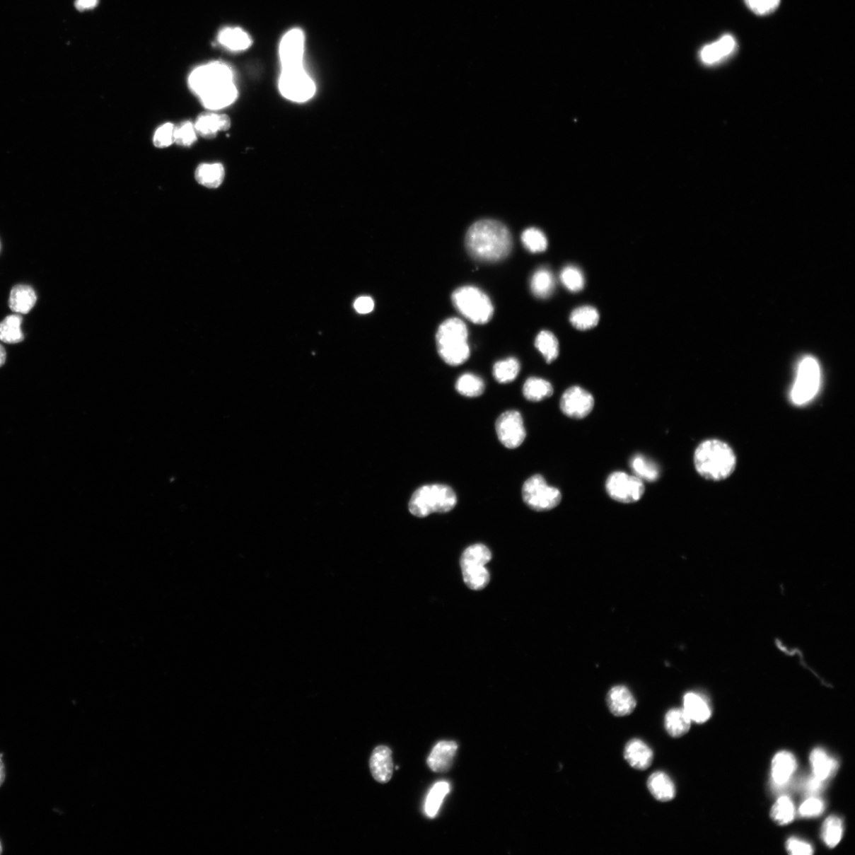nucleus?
Returning a JSON list of instances; mask_svg holds the SVG:
<instances>
[{
	"label": "nucleus",
	"mask_w": 855,
	"mask_h": 855,
	"mask_svg": "<svg viewBox=\"0 0 855 855\" xmlns=\"http://www.w3.org/2000/svg\"><path fill=\"white\" fill-rule=\"evenodd\" d=\"M466 247L475 260L483 262H496L505 260L511 253L513 238L502 223L482 220L469 228L466 235Z\"/></svg>",
	"instance_id": "nucleus-1"
},
{
	"label": "nucleus",
	"mask_w": 855,
	"mask_h": 855,
	"mask_svg": "<svg viewBox=\"0 0 855 855\" xmlns=\"http://www.w3.org/2000/svg\"><path fill=\"white\" fill-rule=\"evenodd\" d=\"M696 470L704 479L725 480L734 472L737 457L732 448L719 440H707L700 443L694 455Z\"/></svg>",
	"instance_id": "nucleus-2"
},
{
	"label": "nucleus",
	"mask_w": 855,
	"mask_h": 855,
	"mask_svg": "<svg viewBox=\"0 0 855 855\" xmlns=\"http://www.w3.org/2000/svg\"><path fill=\"white\" fill-rule=\"evenodd\" d=\"M466 324L457 318L443 322L436 334L438 353L449 366H458L468 360L470 347Z\"/></svg>",
	"instance_id": "nucleus-3"
},
{
	"label": "nucleus",
	"mask_w": 855,
	"mask_h": 855,
	"mask_svg": "<svg viewBox=\"0 0 855 855\" xmlns=\"http://www.w3.org/2000/svg\"><path fill=\"white\" fill-rule=\"evenodd\" d=\"M454 490L443 484L423 486L416 490L409 502L411 514L424 518L433 513H446L455 507Z\"/></svg>",
	"instance_id": "nucleus-4"
},
{
	"label": "nucleus",
	"mask_w": 855,
	"mask_h": 855,
	"mask_svg": "<svg viewBox=\"0 0 855 855\" xmlns=\"http://www.w3.org/2000/svg\"><path fill=\"white\" fill-rule=\"evenodd\" d=\"M454 306L470 322L485 324L492 319L494 306L489 296L473 286L456 289L452 296Z\"/></svg>",
	"instance_id": "nucleus-5"
},
{
	"label": "nucleus",
	"mask_w": 855,
	"mask_h": 855,
	"mask_svg": "<svg viewBox=\"0 0 855 855\" xmlns=\"http://www.w3.org/2000/svg\"><path fill=\"white\" fill-rule=\"evenodd\" d=\"M189 87L198 98L207 93L221 89L234 82L233 71L226 64L211 62L199 66L190 73Z\"/></svg>",
	"instance_id": "nucleus-6"
},
{
	"label": "nucleus",
	"mask_w": 855,
	"mask_h": 855,
	"mask_svg": "<svg viewBox=\"0 0 855 855\" xmlns=\"http://www.w3.org/2000/svg\"><path fill=\"white\" fill-rule=\"evenodd\" d=\"M522 498L534 511L545 512L559 506L562 496L560 490L549 486L542 475H535L523 483Z\"/></svg>",
	"instance_id": "nucleus-7"
},
{
	"label": "nucleus",
	"mask_w": 855,
	"mask_h": 855,
	"mask_svg": "<svg viewBox=\"0 0 855 855\" xmlns=\"http://www.w3.org/2000/svg\"><path fill=\"white\" fill-rule=\"evenodd\" d=\"M820 383V368L815 358L806 356L799 364L791 392L794 405L803 406L816 396Z\"/></svg>",
	"instance_id": "nucleus-8"
},
{
	"label": "nucleus",
	"mask_w": 855,
	"mask_h": 855,
	"mask_svg": "<svg viewBox=\"0 0 855 855\" xmlns=\"http://www.w3.org/2000/svg\"><path fill=\"white\" fill-rule=\"evenodd\" d=\"M281 95L295 103L307 102L315 93V84L304 67L282 69L279 79Z\"/></svg>",
	"instance_id": "nucleus-9"
},
{
	"label": "nucleus",
	"mask_w": 855,
	"mask_h": 855,
	"mask_svg": "<svg viewBox=\"0 0 855 855\" xmlns=\"http://www.w3.org/2000/svg\"><path fill=\"white\" fill-rule=\"evenodd\" d=\"M605 487L610 498L624 504L639 501L646 492L644 482L634 475L622 472L610 475Z\"/></svg>",
	"instance_id": "nucleus-10"
},
{
	"label": "nucleus",
	"mask_w": 855,
	"mask_h": 855,
	"mask_svg": "<svg viewBox=\"0 0 855 855\" xmlns=\"http://www.w3.org/2000/svg\"><path fill=\"white\" fill-rule=\"evenodd\" d=\"M495 428L500 442L507 448H519L526 438V429L519 411L508 410L501 414Z\"/></svg>",
	"instance_id": "nucleus-11"
},
{
	"label": "nucleus",
	"mask_w": 855,
	"mask_h": 855,
	"mask_svg": "<svg viewBox=\"0 0 855 855\" xmlns=\"http://www.w3.org/2000/svg\"><path fill=\"white\" fill-rule=\"evenodd\" d=\"M595 400L591 393L578 386L569 388L560 400L562 412L570 419H583L591 414Z\"/></svg>",
	"instance_id": "nucleus-12"
},
{
	"label": "nucleus",
	"mask_w": 855,
	"mask_h": 855,
	"mask_svg": "<svg viewBox=\"0 0 855 855\" xmlns=\"http://www.w3.org/2000/svg\"><path fill=\"white\" fill-rule=\"evenodd\" d=\"M305 36L302 30L291 29L282 37L279 57L282 69L303 67Z\"/></svg>",
	"instance_id": "nucleus-13"
},
{
	"label": "nucleus",
	"mask_w": 855,
	"mask_h": 855,
	"mask_svg": "<svg viewBox=\"0 0 855 855\" xmlns=\"http://www.w3.org/2000/svg\"><path fill=\"white\" fill-rule=\"evenodd\" d=\"M370 770L374 779L387 784L392 779L394 770L392 752L387 746H378L370 758Z\"/></svg>",
	"instance_id": "nucleus-14"
},
{
	"label": "nucleus",
	"mask_w": 855,
	"mask_h": 855,
	"mask_svg": "<svg viewBox=\"0 0 855 855\" xmlns=\"http://www.w3.org/2000/svg\"><path fill=\"white\" fill-rule=\"evenodd\" d=\"M458 745L454 741H441L431 752L427 764L436 773L447 772L453 766Z\"/></svg>",
	"instance_id": "nucleus-15"
},
{
	"label": "nucleus",
	"mask_w": 855,
	"mask_h": 855,
	"mask_svg": "<svg viewBox=\"0 0 855 855\" xmlns=\"http://www.w3.org/2000/svg\"><path fill=\"white\" fill-rule=\"evenodd\" d=\"M734 37L731 35L722 36L717 42L704 46L700 51V59L702 63L708 65L718 64L735 50Z\"/></svg>",
	"instance_id": "nucleus-16"
},
{
	"label": "nucleus",
	"mask_w": 855,
	"mask_h": 855,
	"mask_svg": "<svg viewBox=\"0 0 855 855\" xmlns=\"http://www.w3.org/2000/svg\"><path fill=\"white\" fill-rule=\"evenodd\" d=\"M607 702L610 711L617 717L632 714L637 705L634 695L624 686L612 687L607 694Z\"/></svg>",
	"instance_id": "nucleus-17"
},
{
	"label": "nucleus",
	"mask_w": 855,
	"mask_h": 855,
	"mask_svg": "<svg viewBox=\"0 0 855 855\" xmlns=\"http://www.w3.org/2000/svg\"><path fill=\"white\" fill-rule=\"evenodd\" d=\"M624 757L632 767L645 771L653 763V752L645 742L633 739L629 740L625 747Z\"/></svg>",
	"instance_id": "nucleus-18"
},
{
	"label": "nucleus",
	"mask_w": 855,
	"mask_h": 855,
	"mask_svg": "<svg viewBox=\"0 0 855 855\" xmlns=\"http://www.w3.org/2000/svg\"><path fill=\"white\" fill-rule=\"evenodd\" d=\"M194 126L197 134L205 139H213L219 132L230 129L231 120L227 115L207 112L197 117Z\"/></svg>",
	"instance_id": "nucleus-19"
},
{
	"label": "nucleus",
	"mask_w": 855,
	"mask_h": 855,
	"mask_svg": "<svg viewBox=\"0 0 855 855\" xmlns=\"http://www.w3.org/2000/svg\"><path fill=\"white\" fill-rule=\"evenodd\" d=\"M35 291L29 285L18 284L11 291L9 308L18 314H28L37 303Z\"/></svg>",
	"instance_id": "nucleus-20"
},
{
	"label": "nucleus",
	"mask_w": 855,
	"mask_h": 855,
	"mask_svg": "<svg viewBox=\"0 0 855 855\" xmlns=\"http://www.w3.org/2000/svg\"><path fill=\"white\" fill-rule=\"evenodd\" d=\"M796 769L797 761L792 753L784 751L775 755L772 765V775L774 784L778 786L787 784Z\"/></svg>",
	"instance_id": "nucleus-21"
},
{
	"label": "nucleus",
	"mask_w": 855,
	"mask_h": 855,
	"mask_svg": "<svg viewBox=\"0 0 855 855\" xmlns=\"http://www.w3.org/2000/svg\"><path fill=\"white\" fill-rule=\"evenodd\" d=\"M219 43L230 51L241 52L248 50L252 40L246 31L240 28H226L219 33Z\"/></svg>",
	"instance_id": "nucleus-22"
},
{
	"label": "nucleus",
	"mask_w": 855,
	"mask_h": 855,
	"mask_svg": "<svg viewBox=\"0 0 855 855\" xmlns=\"http://www.w3.org/2000/svg\"><path fill=\"white\" fill-rule=\"evenodd\" d=\"M237 96L238 91L233 83L226 88L210 92L209 94L207 93L199 97V99L205 108L216 110L228 107L236 100Z\"/></svg>",
	"instance_id": "nucleus-23"
},
{
	"label": "nucleus",
	"mask_w": 855,
	"mask_h": 855,
	"mask_svg": "<svg viewBox=\"0 0 855 855\" xmlns=\"http://www.w3.org/2000/svg\"><path fill=\"white\" fill-rule=\"evenodd\" d=\"M648 789L653 796L662 802L672 801L675 796L673 781L665 773L655 772L648 779Z\"/></svg>",
	"instance_id": "nucleus-24"
},
{
	"label": "nucleus",
	"mask_w": 855,
	"mask_h": 855,
	"mask_svg": "<svg viewBox=\"0 0 855 855\" xmlns=\"http://www.w3.org/2000/svg\"><path fill=\"white\" fill-rule=\"evenodd\" d=\"M634 475L642 482H657L661 475L660 467L657 463L641 454H636L629 460Z\"/></svg>",
	"instance_id": "nucleus-25"
},
{
	"label": "nucleus",
	"mask_w": 855,
	"mask_h": 855,
	"mask_svg": "<svg viewBox=\"0 0 855 855\" xmlns=\"http://www.w3.org/2000/svg\"><path fill=\"white\" fill-rule=\"evenodd\" d=\"M810 762L814 777L824 781L836 773L839 767L837 761L821 748L814 749L810 755Z\"/></svg>",
	"instance_id": "nucleus-26"
},
{
	"label": "nucleus",
	"mask_w": 855,
	"mask_h": 855,
	"mask_svg": "<svg viewBox=\"0 0 855 855\" xmlns=\"http://www.w3.org/2000/svg\"><path fill=\"white\" fill-rule=\"evenodd\" d=\"M224 177L225 170L221 163H203L199 165L195 172L197 182L209 189L220 187Z\"/></svg>",
	"instance_id": "nucleus-27"
},
{
	"label": "nucleus",
	"mask_w": 855,
	"mask_h": 855,
	"mask_svg": "<svg viewBox=\"0 0 855 855\" xmlns=\"http://www.w3.org/2000/svg\"><path fill=\"white\" fill-rule=\"evenodd\" d=\"M684 711L691 721L704 723L711 718V711L706 702L700 695L687 693L684 698Z\"/></svg>",
	"instance_id": "nucleus-28"
},
{
	"label": "nucleus",
	"mask_w": 855,
	"mask_h": 855,
	"mask_svg": "<svg viewBox=\"0 0 855 855\" xmlns=\"http://www.w3.org/2000/svg\"><path fill=\"white\" fill-rule=\"evenodd\" d=\"M554 393L552 383L538 377L529 378L523 388V394L528 401L537 402L548 399Z\"/></svg>",
	"instance_id": "nucleus-29"
},
{
	"label": "nucleus",
	"mask_w": 855,
	"mask_h": 855,
	"mask_svg": "<svg viewBox=\"0 0 855 855\" xmlns=\"http://www.w3.org/2000/svg\"><path fill=\"white\" fill-rule=\"evenodd\" d=\"M23 317L11 315L0 322V341L8 344L22 342L25 335L22 330Z\"/></svg>",
	"instance_id": "nucleus-30"
},
{
	"label": "nucleus",
	"mask_w": 855,
	"mask_h": 855,
	"mask_svg": "<svg viewBox=\"0 0 855 855\" xmlns=\"http://www.w3.org/2000/svg\"><path fill=\"white\" fill-rule=\"evenodd\" d=\"M691 721L684 709H673L665 716V728L671 737L680 738L690 730Z\"/></svg>",
	"instance_id": "nucleus-31"
},
{
	"label": "nucleus",
	"mask_w": 855,
	"mask_h": 855,
	"mask_svg": "<svg viewBox=\"0 0 855 855\" xmlns=\"http://www.w3.org/2000/svg\"><path fill=\"white\" fill-rule=\"evenodd\" d=\"M555 288V279L551 270L541 268L535 272L531 280L533 293L540 299L552 296Z\"/></svg>",
	"instance_id": "nucleus-32"
},
{
	"label": "nucleus",
	"mask_w": 855,
	"mask_h": 855,
	"mask_svg": "<svg viewBox=\"0 0 855 855\" xmlns=\"http://www.w3.org/2000/svg\"><path fill=\"white\" fill-rule=\"evenodd\" d=\"M450 791L448 781L436 783L429 791L425 803V813L429 818H434L440 810L443 799Z\"/></svg>",
	"instance_id": "nucleus-33"
},
{
	"label": "nucleus",
	"mask_w": 855,
	"mask_h": 855,
	"mask_svg": "<svg viewBox=\"0 0 855 855\" xmlns=\"http://www.w3.org/2000/svg\"><path fill=\"white\" fill-rule=\"evenodd\" d=\"M492 558V552L487 547L475 545L464 551L460 562L461 568L486 566Z\"/></svg>",
	"instance_id": "nucleus-34"
},
{
	"label": "nucleus",
	"mask_w": 855,
	"mask_h": 855,
	"mask_svg": "<svg viewBox=\"0 0 855 855\" xmlns=\"http://www.w3.org/2000/svg\"><path fill=\"white\" fill-rule=\"evenodd\" d=\"M600 320L598 310L593 307L584 306L575 309L570 315V322L573 326L581 330L595 327Z\"/></svg>",
	"instance_id": "nucleus-35"
},
{
	"label": "nucleus",
	"mask_w": 855,
	"mask_h": 855,
	"mask_svg": "<svg viewBox=\"0 0 855 855\" xmlns=\"http://www.w3.org/2000/svg\"><path fill=\"white\" fill-rule=\"evenodd\" d=\"M535 347L545 356L547 363H552L559 356V342L556 337L549 331L543 330L537 335Z\"/></svg>",
	"instance_id": "nucleus-36"
},
{
	"label": "nucleus",
	"mask_w": 855,
	"mask_h": 855,
	"mask_svg": "<svg viewBox=\"0 0 855 855\" xmlns=\"http://www.w3.org/2000/svg\"><path fill=\"white\" fill-rule=\"evenodd\" d=\"M455 388L460 395L469 397H479L485 390V384L478 376L472 373L462 375L456 382Z\"/></svg>",
	"instance_id": "nucleus-37"
},
{
	"label": "nucleus",
	"mask_w": 855,
	"mask_h": 855,
	"mask_svg": "<svg viewBox=\"0 0 855 855\" xmlns=\"http://www.w3.org/2000/svg\"><path fill=\"white\" fill-rule=\"evenodd\" d=\"M464 582L472 590L485 588L489 582V573L486 566L462 568Z\"/></svg>",
	"instance_id": "nucleus-38"
},
{
	"label": "nucleus",
	"mask_w": 855,
	"mask_h": 855,
	"mask_svg": "<svg viewBox=\"0 0 855 855\" xmlns=\"http://www.w3.org/2000/svg\"><path fill=\"white\" fill-rule=\"evenodd\" d=\"M843 822L836 816L827 818L822 827V838L825 844L830 848L836 847L843 837Z\"/></svg>",
	"instance_id": "nucleus-39"
},
{
	"label": "nucleus",
	"mask_w": 855,
	"mask_h": 855,
	"mask_svg": "<svg viewBox=\"0 0 855 855\" xmlns=\"http://www.w3.org/2000/svg\"><path fill=\"white\" fill-rule=\"evenodd\" d=\"M520 370V366L516 358L510 357L495 363L494 376L496 381L501 383H508L516 380Z\"/></svg>",
	"instance_id": "nucleus-40"
},
{
	"label": "nucleus",
	"mask_w": 855,
	"mask_h": 855,
	"mask_svg": "<svg viewBox=\"0 0 855 855\" xmlns=\"http://www.w3.org/2000/svg\"><path fill=\"white\" fill-rule=\"evenodd\" d=\"M771 817L775 823L780 825L791 823L795 817L793 801L786 796L779 798L772 808Z\"/></svg>",
	"instance_id": "nucleus-41"
},
{
	"label": "nucleus",
	"mask_w": 855,
	"mask_h": 855,
	"mask_svg": "<svg viewBox=\"0 0 855 855\" xmlns=\"http://www.w3.org/2000/svg\"><path fill=\"white\" fill-rule=\"evenodd\" d=\"M521 240L523 246L532 253H541L547 250V237L540 229H526L523 232Z\"/></svg>",
	"instance_id": "nucleus-42"
},
{
	"label": "nucleus",
	"mask_w": 855,
	"mask_h": 855,
	"mask_svg": "<svg viewBox=\"0 0 855 855\" xmlns=\"http://www.w3.org/2000/svg\"><path fill=\"white\" fill-rule=\"evenodd\" d=\"M560 280L570 291L578 293L585 286V277L582 272L576 267L569 266L562 269Z\"/></svg>",
	"instance_id": "nucleus-43"
},
{
	"label": "nucleus",
	"mask_w": 855,
	"mask_h": 855,
	"mask_svg": "<svg viewBox=\"0 0 855 855\" xmlns=\"http://www.w3.org/2000/svg\"><path fill=\"white\" fill-rule=\"evenodd\" d=\"M197 141L195 126L190 122H185L175 126V143L182 147H190Z\"/></svg>",
	"instance_id": "nucleus-44"
},
{
	"label": "nucleus",
	"mask_w": 855,
	"mask_h": 855,
	"mask_svg": "<svg viewBox=\"0 0 855 855\" xmlns=\"http://www.w3.org/2000/svg\"><path fill=\"white\" fill-rule=\"evenodd\" d=\"M175 126L171 123H165L158 127L155 132L153 143L158 149L168 148L175 143Z\"/></svg>",
	"instance_id": "nucleus-45"
},
{
	"label": "nucleus",
	"mask_w": 855,
	"mask_h": 855,
	"mask_svg": "<svg viewBox=\"0 0 855 855\" xmlns=\"http://www.w3.org/2000/svg\"><path fill=\"white\" fill-rule=\"evenodd\" d=\"M781 0H745L748 8L755 14L767 16L779 8Z\"/></svg>",
	"instance_id": "nucleus-46"
},
{
	"label": "nucleus",
	"mask_w": 855,
	"mask_h": 855,
	"mask_svg": "<svg viewBox=\"0 0 855 855\" xmlns=\"http://www.w3.org/2000/svg\"><path fill=\"white\" fill-rule=\"evenodd\" d=\"M824 802L817 798H810L802 803L799 808V813L803 818L818 817L824 812Z\"/></svg>",
	"instance_id": "nucleus-47"
},
{
	"label": "nucleus",
	"mask_w": 855,
	"mask_h": 855,
	"mask_svg": "<svg viewBox=\"0 0 855 855\" xmlns=\"http://www.w3.org/2000/svg\"><path fill=\"white\" fill-rule=\"evenodd\" d=\"M786 849L793 855H810L813 853V847L810 844L796 838H791L787 841Z\"/></svg>",
	"instance_id": "nucleus-48"
},
{
	"label": "nucleus",
	"mask_w": 855,
	"mask_h": 855,
	"mask_svg": "<svg viewBox=\"0 0 855 855\" xmlns=\"http://www.w3.org/2000/svg\"><path fill=\"white\" fill-rule=\"evenodd\" d=\"M355 308L358 313L367 314L374 308V302L370 297H361L355 302Z\"/></svg>",
	"instance_id": "nucleus-49"
},
{
	"label": "nucleus",
	"mask_w": 855,
	"mask_h": 855,
	"mask_svg": "<svg viewBox=\"0 0 855 855\" xmlns=\"http://www.w3.org/2000/svg\"><path fill=\"white\" fill-rule=\"evenodd\" d=\"M824 786V781L818 779L816 777L810 778L806 783V790L808 793L816 794L821 791Z\"/></svg>",
	"instance_id": "nucleus-50"
},
{
	"label": "nucleus",
	"mask_w": 855,
	"mask_h": 855,
	"mask_svg": "<svg viewBox=\"0 0 855 855\" xmlns=\"http://www.w3.org/2000/svg\"><path fill=\"white\" fill-rule=\"evenodd\" d=\"M98 4V0H76L75 3L76 8L78 11L94 9Z\"/></svg>",
	"instance_id": "nucleus-51"
},
{
	"label": "nucleus",
	"mask_w": 855,
	"mask_h": 855,
	"mask_svg": "<svg viewBox=\"0 0 855 855\" xmlns=\"http://www.w3.org/2000/svg\"><path fill=\"white\" fill-rule=\"evenodd\" d=\"M6 361V352L4 347L0 344V368L4 366Z\"/></svg>",
	"instance_id": "nucleus-52"
},
{
	"label": "nucleus",
	"mask_w": 855,
	"mask_h": 855,
	"mask_svg": "<svg viewBox=\"0 0 855 855\" xmlns=\"http://www.w3.org/2000/svg\"><path fill=\"white\" fill-rule=\"evenodd\" d=\"M4 780H5V767H4L3 761L1 760V757H0V786H2Z\"/></svg>",
	"instance_id": "nucleus-53"
},
{
	"label": "nucleus",
	"mask_w": 855,
	"mask_h": 855,
	"mask_svg": "<svg viewBox=\"0 0 855 855\" xmlns=\"http://www.w3.org/2000/svg\"><path fill=\"white\" fill-rule=\"evenodd\" d=\"M1 853H2V846H1V844H0V854H1Z\"/></svg>",
	"instance_id": "nucleus-54"
}]
</instances>
